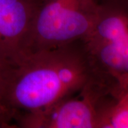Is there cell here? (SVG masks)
<instances>
[{
  "label": "cell",
  "mask_w": 128,
  "mask_h": 128,
  "mask_svg": "<svg viewBox=\"0 0 128 128\" xmlns=\"http://www.w3.org/2000/svg\"><path fill=\"white\" fill-rule=\"evenodd\" d=\"M1 73L4 103L13 119L77 93L92 78L81 41L29 51Z\"/></svg>",
  "instance_id": "1"
},
{
  "label": "cell",
  "mask_w": 128,
  "mask_h": 128,
  "mask_svg": "<svg viewBox=\"0 0 128 128\" xmlns=\"http://www.w3.org/2000/svg\"><path fill=\"white\" fill-rule=\"evenodd\" d=\"M96 0H41L32 24L29 51L82 41L96 20Z\"/></svg>",
  "instance_id": "2"
},
{
  "label": "cell",
  "mask_w": 128,
  "mask_h": 128,
  "mask_svg": "<svg viewBox=\"0 0 128 128\" xmlns=\"http://www.w3.org/2000/svg\"><path fill=\"white\" fill-rule=\"evenodd\" d=\"M115 100L106 88L91 79L77 93L14 119L23 128H100L105 112Z\"/></svg>",
  "instance_id": "3"
},
{
  "label": "cell",
  "mask_w": 128,
  "mask_h": 128,
  "mask_svg": "<svg viewBox=\"0 0 128 128\" xmlns=\"http://www.w3.org/2000/svg\"><path fill=\"white\" fill-rule=\"evenodd\" d=\"M41 0H0V70L29 52L32 24Z\"/></svg>",
  "instance_id": "4"
},
{
  "label": "cell",
  "mask_w": 128,
  "mask_h": 128,
  "mask_svg": "<svg viewBox=\"0 0 128 128\" xmlns=\"http://www.w3.org/2000/svg\"><path fill=\"white\" fill-rule=\"evenodd\" d=\"M100 128H128V90L108 108Z\"/></svg>",
  "instance_id": "5"
},
{
  "label": "cell",
  "mask_w": 128,
  "mask_h": 128,
  "mask_svg": "<svg viewBox=\"0 0 128 128\" xmlns=\"http://www.w3.org/2000/svg\"><path fill=\"white\" fill-rule=\"evenodd\" d=\"M13 119L12 114L6 109L3 100V82L0 70V128L9 127V122Z\"/></svg>",
  "instance_id": "6"
}]
</instances>
